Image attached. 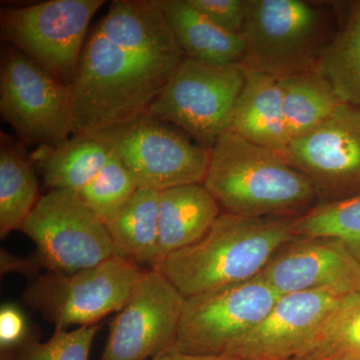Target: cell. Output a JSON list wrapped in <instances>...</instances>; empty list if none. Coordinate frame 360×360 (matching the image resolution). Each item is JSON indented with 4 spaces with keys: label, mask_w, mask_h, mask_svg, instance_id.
I'll return each instance as SVG.
<instances>
[{
    "label": "cell",
    "mask_w": 360,
    "mask_h": 360,
    "mask_svg": "<svg viewBox=\"0 0 360 360\" xmlns=\"http://www.w3.org/2000/svg\"><path fill=\"white\" fill-rule=\"evenodd\" d=\"M186 56L155 0H115L87 35L70 86L73 134L146 115Z\"/></svg>",
    "instance_id": "6da1fadb"
},
{
    "label": "cell",
    "mask_w": 360,
    "mask_h": 360,
    "mask_svg": "<svg viewBox=\"0 0 360 360\" xmlns=\"http://www.w3.org/2000/svg\"><path fill=\"white\" fill-rule=\"evenodd\" d=\"M202 184L226 212L240 217L297 219L319 205L311 182L279 151L231 130L210 149Z\"/></svg>",
    "instance_id": "7a4b0ae2"
},
{
    "label": "cell",
    "mask_w": 360,
    "mask_h": 360,
    "mask_svg": "<svg viewBox=\"0 0 360 360\" xmlns=\"http://www.w3.org/2000/svg\"><path fill=\"white\" fill-rule=\"evenodd\" d=\"M295 219L220 213L202 238L170 255L156 269L184 297L245 283L296 238Z\"/></svg>",
    "instance_id": "3957f363"
},
{
    "label": "cell",
    "mask_w": 360,
    "mask_h": 360,
    "mask_svg": "<svg viewBox=\"0 0 360 360\" xmlns=\"http://www.w3.org/2000/svg\"><path fill=\"white\" fill-rule=\"evenodd\" d=\"M326 11L302 0H246L241 65L281 78L314 70L328 39Z\"/></svg>",
    "instance_id": "277c9868"
},
{
    "label": "cell",
    "mask_w": 360,
    "mask_h": 360,
    "mask_svg": "<svg viewBox=\"0 0 360 360\" xmlns=\"http://www.w3.org/2000/svg\"><path fill=\"white\" fill-rule=\"evenodd\" d=\"M142 271L127 258L113 255L75 274L46 272L34 277L22 300L56 329L94 326L122 309Z\"/></svg>",
    "instance_id": "5b68a950"
},
{
    "label": "cell",
    "mask_w": 360,
    "mask_h": 360,
    "mask_svg": "<svg viewBox=\"0 0 360 360\" xmlns=\"http://www.w3.org/2000/svg\"><path fill=\"white\" fill-rule=\"evenodd\" d=\"M122 161L139 188L167 191L202 184L210 149L194 143L174 125L148 115L94 135Z\"/></svg>",
    "instance_id": "8992f818"
},
{
    "label": "cell",
    "mask_w": 360,
    "mask_h": 360,
    "mask_svg": "<svg viewBox=\"0 0 360 360\" xmlns=\"http://www.w3.org/2000/svg\"><path fill=\"white\" fill-rule=\"evenodd\" d=\"M103 0H49L1 9L0 32L61 84L70 87L92 18Z\"/></svg>",
    "instance_id": "52a82bcc"
},
{
    "label": "cell",
    "mask_w": 360,
    "mask_h": 360,
    "mask_svg": "<svg viewBox=\"0 0 360 360\" xmlns=\"http://www.w3.org/2000/svg\"><path fill=\"white\" fill-rule=\"evenodd\" d=\"M243 82L241 65H208L186 56L146 115L174 125L212 149L229 130Z\"/></svg>",
    "instance_id": "ba28073f"
},
{
    "label": "cell",
    "mask_w": 360,
    "mask_h": 360,
    "mask_svg": "<svg viewBox=\"0 0 360 360\" xmlns=\"http://www.w3.org/2000/svg\"><path fill=\"white\" fill-rule=\"evenodd\" d=\"M20 231L52 274H75L116 255L105 224L72 191L51 189L40 196Z\"/></svg>",
    "instance_id": "9c48e42d"
},
{
    "label": "cell",
    "mask_w": 360,
    "mask_h": 360,
    "mask_svg": "<svg viewBox=\"0 0 360 360\" xmlns=\"http://www.w3.org/2000/svg\"><path fill=\"white\" fill-rule=\"evenodd\" d=\"M279 297L259 277L186 297L176 335L167 352L226 354L264 321Z\"/></svg>",
    "instance_id": "30bf717a"
},
{
    "label": "cell",
    "mask_w": 360,
    "mask_h": 360,
    "mask_svg": "<svg viewBox=\"0 0 360 360\" xmlns=\"http://www.w3.org/2000/svg\"><path fill=\"white\" fill-rule=\"evenodd\" d=\"M0 113L27 146H58L73 135L70 87L20 49H1Z\"/></svg>",
    "instance_id": "8fae6325"
},
{
    "label": "cell",
    "mask_w": 360,
    "mask_h": 360,
    "mask_svg": "<svg viewBox=\"0 0 360 360\" xmlns=\"http://www.w3.org/2000/svg\"><path fill=\"white\" fill-rule=\"evenodd\" d=\"M281 155L309 179L319 205L360 194V110L342 103L330 118L288 142Z\"/></svg>",
    "instance_id": "7c38bea8"
},
{
    "label": "cell",
    "mask_w": 360,
    "mask_h": 360,
    "mask_svg": "<svg viewBox=\"0 0 360 360\" xmlns=\"http://www.w3.org/2000/svg\"><path fill=\"white\" fill-rule=\"evenodd\" d=\"M184 297L160 269L143 270L110 323L99 360H150L172 347Z\"/></svg>",
    "instance_id": "4fadbf2b"
},
{
    "label": "cell",
    "mask_w": 360,
    "mask_h": 360,
    "mask_svg": "<svg viewBox=\"0 0 360 360\" xmlns=\"http://www.w3.org/2000/svg\"><path fill=\"white\" fill-rule=\"evenodd\" d=\"M354 295L321 290L281 295L264 321L226 354L238 360H295Z\"/></svg>",
    "instance_id": "5bb4252c"
},
{
    "label": "cell",
    "mask_w": 360,
    "mask_h": 360,
    "mask_svg": "<svg viewBox=\"0 0 360 360\" xmlns=\"http://www.w3.org/2000/svg\"><path fill=\"white\" fill-rule=\"evenodd\" d=\"M257 277L281 296L317 290L360 293L359 262L340 239L328 236H296Z\"/></svg>",
    "instance_id": "9a60e30c"
},
{
    "label": "cell",
    "mask_w": 360,
    "mask_h": 360,
    "mask_svg": "<svg viewBox=\"0 0 360 360\" xmlns=\"http://www.w3.org/2000/svg\"><path fill=\"white\" fill-rule=\"evenodd\" d=\"M243 68L245 82L234 106L229 130L252 143L281 153L290 139L278 79L245 66Z\"/></svg>",
    "instance_id": "2e32d148"
},
{
    "label": "cell",
    "mask_w": 360,
    "mask_h": 360,
    "mask_svg": "<svg viewBox=\"0 0 360 360\" xmlns=\"http://www.w3.org/2000/svg\"><path fill=\"white\" fill-rule=\"evenodd\" d=\"M219 215V203L203 184L161 191L155 269L170 255L202 238Z\"/></svg>",
    "instance_id": "e0dca14e"
},
{
    "label": "cell",
    "mask_w": 360,
    "mask_h": 360,
    "mask_svg": "<svg viewBox=\"0 0 360 360\" xmlns=\"http://www.w3.org/2000/svg\"><path fill=\"white\" fill-rule=\"evenodd\" d=\"M186 58L214 65H241L243 35L215 25L187 0H155Z\"/></svg>",
    "instance_id": "ac0fdd59"
},
{
    "label": "cell",
    "mask_w": 360,
    "mask_h": 360,
    "mask_svg": "<svg viewBox=\"0 0 360 360\" xmlns=\"http://www.w3.org/2000/svg\"><path fill=\"white\" fill-rule=\"evenodd\" d=\"M160 191L139 188L106 224L118 257L155 269L160 226Z\"/></svg>",
    "instance_id": "d6986e66"
},
{
    "label": "cell",
    "mask_w": 360,
    "mask_h": 360,
    "mask_svg": "<svg viewBox=\"0 0 360 360\" xmlns=\"http://www.w3.org/2000/svg\"><path fill=\"white\" fill-rule=\"evenodd\" d=\"M288 139H298L326 122L342 104L315 70L278 79Z\"/></svg>",
    "instance_id": "ffe728a7"
},
{
    "label": "cell",
    "mask_w": 360,
    "mask_h": 360,
    "mask_svg": "<svg viewBox=\"0 0 360 360\" xmlns=\"http://www.w3.org/2000/svg\"><path fill=\"white\" fill-rule=\"evenodd\" d=\"M41 160L45 184L51 189L79 193L111 156L110 149L94 135L73 134L49 148Z\"/></svg>",
    "instance_id": "44dd1931"
},
{
    "label": "cell",
    "mask_w": 360,
    "mask_h": 360,
    "mask_svg": "<svg viewBox=\"0 0 360 360\" xmlns=\"http://www.w3.org/2000/svg\"><path fill=\"white\" fill-rule=\"evenodd\" d=\"M315 71L341 103L360 110V2L354 4L342 30L322 52Z\"/></svg>",
    "instance_id": "7402d4cb"
},
{
    "label": "cell",
    "mask_w": 360,
    "mask_h": 360,
    "mask_svg": "<svg viewBox=\"0 0 360 360\" xmlns=\"http://www.w3.org/2000/svg\"><path fill=\"white\" fill-rule=\"evenodd\" d=\"M39 184L32 167L14 149L0 148V238L20 231L39 201Z\"/></svg>",
    "instance_id": "603a6c76"
},
{
    "label": "cell",
    "mask_w": 360,
    "mask_h": 360,
    "mask_svg": "<svg viewBox=\"0 0 360 360\" xmlns=\"http://www.w3.org/2000/svg\"><path fill=\"white\" fill-rule=\"evenodd\" d=\"M295 236L340 239L360 264V194L319 205L293 221Z\"/></svg>",
    "instance_id": "cb8c5ba5"
},
{
    "label": "cell",
    "mask_w": 360,
    "mask_h": 360,
    "mask_svg": "<svg viewBox=\"0 0 360 360\" xmlns=\"http://www.w3.org/2000/svg\"><path fill=\"white\" fill-rule=\"evenodd\" d=\"M295 360H360V293L348 300L314 345Z\"/></svg>",
    "instance_id": "d4e9b609"
},
{
    "label": "cell",
    "mask_w": 360,
    "mask_h": 360,
    "mask_svg": "<svg viewBox=\"0 0 360 360\" xmlns=\"http://www.w3.org/2000/svg\"><path fill=\"white\" fill-rule=\"evenodd\" d=\"M137 189L134 177L111 153L105 165L78 195L106 224L129 202Z\"/></svg>",
    "instance_id": "484cf974"
},
{
    "label": "cell",
    "mask_w": 360,
    "mask_h": 360,
    "mask_svg": "<svg viewBox=\"0 0 360 360\" xmlns=\"http://www.w3.org/2000/svg\"><path fill=\"white\" fill-rule=\"evenodd\" d=\"M101 326L56 329L49 340L39 338L18 350L15 360H89L90 349Z\"/></svg>",
    "instance_id": "4316f807"
},
{
    "label": "cell",
    "mask_w": 360,
    "mask_h": 360,
    "mask_svg": "<svg viewBox=\"0 0 360 360\" xmlns=\"http://www.w3.org/2000/svg\"><path fill=\"white\" fill-rule=\"evenodd\" d=\"M25 312L14 303L7 302L0 309V354L15 355L30 341L37 340Z\"/></svg>",
    "instance_id": "83f0119b"
},
{
    "label": "cell",
    "mask_w": 360,
    "mask_h": 360,
    "mask_svg": "<svg viewBox=\"0 0 360 360\" xmlns=\"http://www.w3.org/2000/svg\"><path fill=\"white\" fill-rule=\"evenodd\" d=\"M215 25L227 32L243 35L246 18V0H187Z\"/></svg>",
    "instance_id": "f1b7e54d"
},
{
    "label": "cell",
    "mask_w": 360,
    "mask_h": 360,
    "mask_svg": "<svg viewBox=\"0 0 360 360\" xmlns=\"http://www.w3.org/2000/svg\"><path fill=\"white\" fill-rule=\"evenodd\" d=\"M42 264L39 258H25L18 257L4 248L0 250V272L1 276L16 272L28 277H37V272L41 269Z\"/></svg>",
    "instance_id": "f546056e"
},
{
    "label": "cell",
    "mask_w": 360,
    "mask_h": 360,
    "mask_svg": "<svg viewBox=\"0 0 360 360\" xmlns=\"http://www.w3.org/2000/svg\"><path fill=\"white\" fill-rule=\"evenodd\" d=\"M150 360H238L231 355H194L181 354V352H165L156 355Z\"/></svg>",
    "instance_id": "4dcf8cb0"
},
{
    "label": "cell",
    "mask_w": 360,
    "mask_h": 360,
    "mask_svg": "<svg viewBox=\"0 0 360 360\" xmlns=\"http://www.w3.org/2000/svg\"><path fill=\"white\" fill-rule=\"evenodd\" d=\"M0 360H15L14 357L9 356V355H0Z\"/></svg>",
    "instance_id": "1f68e13d"
}]
</instances>
